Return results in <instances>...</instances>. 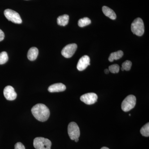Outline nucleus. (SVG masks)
<instances>
[{
	"instance_id": "1",
	"label": "nucleus",
	"mask_w": 149,
	"mask_h": 149,
	"mask_svg": "<svg viewBox=\"0 0 149 149\" xmlns=\"http://www.w3.org/2000/svg\"><path fill=\"white\" fill-rule=\"evenodd\" d=\"M31 111L34 117L41 122H45L47 120L50 114L49 109L43 104L35 105L32 108Z\"/></svg>"
},
{
	"instance_id": "2",
	"label": "nucleus",
	"mask_w": 149,
	"mask_h": 149,
	"mask_svg": "<svg viewBox=\"0 0 149 149\" xmlns=\"http://www.w3.org/2000/svg\"><path fill=\"white\" fill-rule=\"evenodd\" d=\"M131 29L133 34L137 36H142L145 32L143 21L141 18L134 19L131 25Z\"/></svg>"
},
{
	"instance_id": "3",
	"label": "nucleus",
	"mask_w": 149,
	"mask_h": 149,
	"mask_svg": "<svg viewBox=\"0 0 149 149\" xmlns=\"http://www.w3.org/2000/svg\"><path fill=\"white\" fill-rule=\"evenodd\" d=\"M33 146L36 149H51L52 142L48 139L37 137L34 140Z\"/></svg>"
},
{
	"instance_id": "4",
	"label": "nucleus",
	"mask_w": 149,
	"mask_h": 149,
	"mask_svg": "<svg viewBox=\"0 0 149 149\" xmlns=\"http://www.w3.org/2000/svg\"><path fill=\"white\" fill-rule=\"evenodd\" d=\"M136 102V97L133 95H129L123 101L121 104V108L123 111L128 112L134 108Z\"/></svg>"
},
{
	"instance_id": "5",
	"label": "nucleus",
	"mask_w": 149,
	"mask_h": 149,
	"mask_svg": "<svg viewBox=\"0 0 149 149\" xmlns=\"http://www.w3.org/2000/svg\"><path fill=\"white\" fill-rule=\"evenodd\" d=\"M4 14L9 21H11L13 23L19 24L22 22L20 15L15 11L7 9L5 10Z\"/></svg>"
},
{
	"instance_id": "6",
	"label": "nucleus",
	"mask_w": 149,
	"mask_h": 149,
	"mask_svg": "<svg viewBox=\"0 0 149 149\" xmlns=\"http://www.w3.org/2000/svg\"><path fill=\"white\" fill-rule=\"evenodd\" d=\"M68 132L71 140H74L80 137V128L76 123L72 122L69 123L68 127Z\"/></svg>"
},
{
	"instance_id": "7",
	"label": "nucleus",
	"mask_w": 149,
	"mask_h": 149,
	"mask_svg": "<svg viewBox=\"0 0 149 149\" xmlns=\"http://www.w3.org/2000/svg\"><path fill=\"white\" fill-rule=\"evenodd\" d=\"M77 48V45L76 44H69L63 49L61 54L66 58H71L74 54Z\"/></svg>"
},
{
	"instance_id": "8",
	"label": "nucleus",
	"mask_w": 149,
	"mask_h": 149,
	"mask_svg": "<svg viewBox=\"0 0 149 149\" xmlns=\"http://www.w3.org/2000/svg\"><path fill=\"white\" fill-rule=\"evenodd\" d=\"M98 96L95 93H88L81 96V101L88 105L93 104L97 102Z\"/></svg>"
},
{
	"instance_id": "9",
	"label": "nucleus",
	"mask_w": 149,
	"mask_h": 149,
	"mask_svg": "<svg viewBox=\"0 0 149 149\" xmlns=\"http://www.w3.org/2000/svg\"><path fill=\"white\" fill-rule=\"evenodd\" d=\"M3 95L6 100L10 101L15 100L17 96L13 87L10 85L7 86L4 89Z\"/></svg>"
},
{
	"instance_id": "10",
	"label": "nucleus",
	"mask_w": 149,
	"mask_h": 149,
	"mask_svg": "<svg viewBox=\"0 0 149 149\" xmlns=\"http://www.w3.org/2000/svg\"><path fill=\"white\" fill-rule=\"evenodd\" d=\"M90 65L91 63L90 57L88 56H83L78 62L77 66V69L79 71H83Z\"/></svg>"
},
{
	"instance_id": "11",
	"label": "nucleus",
	"mask_w": 149,
	"mask_h": 149,
	"mask_svg": "<svg viewBox=\"0 0 149 149\" xmlns=\"http://www.w3.org/2000/svg\"><path fill=\"white\" fill-rule=\"evenodd\" d=\"M66 89V87L61 83H56L50 85L48 88V91L50 93H58L63 92Z\"/></svg>"
},
{
	"instance_id": "12",
	"label": "nucleus",
	"mask_w": 149,
	"mask_h": 149,
	"mask_svg": "<svg viewBox=\"0 0 149 149\" xmlns=\"http://www.w3.org/2000/svg\"><path fill=\"white\" fill-rule=\"evenodd\" d=\"M103 13L106 16L109 17L111 19L114 20L116 18V15L114 11L106 6H104L102 8Z\"/></svg>"
},
{
	"instance_id": "13",
	"label": "nucleus",
	"mask_w": 149,
	"mask_h": 149,
	"mask_svg": "<svg viewBox=\"0 0 149 149\" xmlns=\"http://www.w3.org/2000/svg\"><path fill=\"white\" fill-rule=\"evenodd\" d=\"M39 54V51L37 48L32 47L28 51L27 53V58L31 61H35L37 58Z\"/></svg>"
},
{
	"instance_id": "14",
	"label": "nucleus",
	"mask_w": 149,
	"mask_h": 149,
	"mask_svg": "<svg viewBox=\"0 0 149 149\" xmlns=\"http://www.w3.org/2000/svg\"><path fill=\"white\" fill-rule=\"evenodd\" d=\"M69 19V17L68 15H63L59 16L57 19V24L60 26H66L68 24Z\"/></svg>"
},
{
	"instance_id": "15",
	"label": "nucleus",
	"mask_w": 149,
	"mask_h": 149,
	"mask_svg": "<svg viewBox=\"0 0 149 149\" xmlns=\"http://www.w3.org/2000/svg\"><path fill=\"white\" fill-rule=\"evenodd\" d=\"M123 55V51L119 50L115 52L112 53L110 54L109 58V61L110 62H113L114 60H117L122 57Z\"/></svg>"
},
{
	"instance_id": "16",
	"label": "nucleus",
	"mask_w": 149,
	"mask_h": 149,
	"mask_svg": "<svg viewBox=\"0 0 149 149\" xmlns=\"http://www.w3.org/2000/svg\"><path fill=\"white\" fill-rule=\"evenodd\" d=\"M91 21L90 18L85 17L80 19L78 22V25L80 27H83L91 24Z\"/></svg>"
},
{
	"instance_id": "17",
	"label": "nucleus",
	"mask_w": 149,
	"mask_h": 149,
	"mask_svg": "<svg viewBox=\"0 0 149 149\" xmlns=\"http://www.w3.org/2000/svg\"><path fill=\"white\" fill-rule=\"evenodd\" d=\"M142 136L145 137H149V123H148L146 125H143L140 130Z\"/></svg>"
},
{
	"instance_id": "18",
	"label": "nucleus",
	"mask_w": 149,
	"mask_h": 149,
	"mask_svg": "<svg viewBox=\"0 0 149 149\" xmlns=\"http://www.w3.org/2000/svg\"><path fill=\"white\" fill-rule=\"evenodd\" d=\"M8 60V55L6 52H3L0 53V65L5 64Z\"/></svg>"
},
{
	"instance_id": "19",
	"label": "nucleus",
	"mask_w": 149,
	"mask_h": 149,
	"mask_svg": "<svg viewBox=\"0 0 149 149\" xmlns=\"http://www.w3.org/2000/svg\"><path fill=\"white\" fill-rule=\"evenodd\" d=\"M120 67L118 64H113L110 65L109 67V72L113 73H117L119 72Z\"/></svg>"
},
{
	"instance_id": "20",
	"label": "nucleus",
	"mask_w": 149,
	"mask_h": 149,
	"mask_svg": "<svg viewBox=\"0 0 149 149\" xmlns=\"http://www.w3.org/2000/svg\"><path fill=\"white\" fill-rule=\"evenodd\" d=\"M132 66V63L130 61H126L123 62L122 65V68L124 70L126 71H129L131 69Z\"/></svg>"
},
{
	"instance_id": "21",
	"label": "nucleus",
	"mask_w": 149,
	"mask_h": 149,
	"mask_svg": "<svg viewBox=\"0 0 149 149\" xmlns=\"http://www.w3.org/2000/svg\"><path fill=\"white\" fill-rule=\"evenodd\" d=\"M15 149H25V148L23 144L20 142H18L15 144Z\"/></svg>"
},
{
	"instance_id": "22",
	"label": "nucleus",
	"mask_w": 149,
	"mask_h": 149,
	"mask_svg": "<svg viewBox=\"0 0 149 149\" xmlns=\"http://www.w3.org/2000/svg\"><path fill=\"white\" fill-rule=\"evenodd\" d=\"M5 35L3 32L0 29V42L3 41L4 39Z\"/></svg>"
},
{
	"instance_id": "23",
	"label": "nucleus",
	"mask_w": 149,
	"mask_h": 149,
	"mask_svg": "<svg viewBox=\"0 0 149 149\" xmlns=\"http://www.w3.org/2000/svg\"><path fill=\"white\" fill-rule=\"evenodd\" d=\"M109 70L108 69H106L104 70V72L106 73V74H108L109 73Z\"/></svg>"
},
{
	"instance_id": "24",
	"label": "nucleus",
	"mask_w": 149,
	"mask_h": 149,
	"mask_svg": "<svg viewBox=\"0 0 149 149\" xmlns=\"http://www.w3.org/2000/svg\"><path fill=\"white\" fill-rule=\"evenodd\" d=\"M101 149H109V148H107V147H104L101 148Z\"/></svg>"
},
{
	"instance_id": "25",
	"label": "nucleus",
	"mask_w": 149,
	"mask_h": 149,
	"mask_svg": "<svg viewBox=\"0 0 149 149\" xmlns=\"http://www.w3.org/2000/svg\"><path fill=\"white\" fill-rule=\"evenodd\" d=\"M74 141H75V142H78V141H79V138H77V139H75Z\"/></svg>"
},
{
	"instance_id": "26",
	"label": "nucleus",
	"mask_w": 149,
	"mask_h": 149,
	"mask_svg": "<svg viewBox=\"0 0 149 149\" xmlns=\"http://www.w3.org/2000/svg\"><path fill=\"white\" fill-rule=\"evenodd\" d=\"M26 1H28V0H26Z\"/></svg>"
}]
</instances>
